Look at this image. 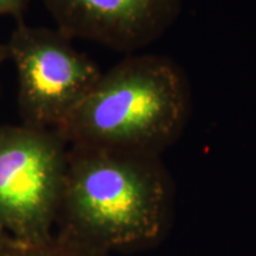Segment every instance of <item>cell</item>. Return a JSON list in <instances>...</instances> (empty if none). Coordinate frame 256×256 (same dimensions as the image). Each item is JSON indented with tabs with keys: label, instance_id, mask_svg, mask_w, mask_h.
<instances>
[{
	"label": "cell",
	"instance_id": "1",
	"mask_svg": "<svg viewBox=\"0 0 256 256\" xmlns=\"http://www.w3.org/2000/svg\"><path fill=\"white\" fill-rule=\"evenodd\" d=\"M174 212V184L160 156L69 146L57 238L96 255L158 246Z\"/></svg>",
	"mask_w": 256,
	"mask_h": 256
},
{
	"label": "cell",
	"instance_id": "2",
	"mask_svg": "<svg viewBox=\"0 0 256 256\" xmlns=\"http://www.w3.org/2000/svg\"><path fill=\"white\" fill-rule=\"evenodd\" d=\"M186 74L159 55H130L102 72L78 107L56 128L68 146L162 156L190 120Z\"/></svg>",
	"mask_w": 256,
	"mask_h": 256
},
{
	"label": "cell",
	"instance_id": "3",
	"mask_svg": "<svg viewBox=\"0 0 256 256\" xmlns=\"http://www.w3.org/2000/svg\"><path fill=\"white\" fill-rule=\"evenodd\" d=\"M69 146L56 130L0 126V228L42 242L55 234Z\"/></svg>",
	"mask_w": 256,
	"mask_h": 256
},
{
	"label": "cell",
	"instance_id": "4",
	"mask_svg": "<svg viewBox=\"0 0 256 256\" xmlns=\"http://www.w3.org/2000/svg\"><path fill=\"white\" fill-rule=\"evenodd\" d=\"M8 44L26 126L56 130L102 75L96 63L76 50L60 30L20 24Z\"/></svg>",
	"mask_w": 256,
	"mask_h": 256
},
{
	"label": "cell",
	"instance_id": "5",
	"mask_svg": "<svg viewBox=\"0 0 256 256\" xmlns=\"http://www.w3.org/2000/svg\"><path fill=\"white\" fill-rule=\"evenodd\" d=\"M69 38L133 52L159 40L177 20L183 0H43Z\"/></svg>",
	"mask_w": 256,
	"mask_h": 256
},
{
	"label": "cell",
	"instance_id": "6",
	"mask_svg": "<svg viewBox=\"0 0 256 256\" xmlns=\"http://www.w3.org/2000/svg\"><path fill=\"white\" fill-rule=\"evenodd\" d=\"M0 256H102L75 248L55 235L42 242H25L6 236L0 240Z\"/></svg>",
	"mask_w": 256,
	"mask_h": 256
},
{
	"label": "cell",
	"instance_id": "7",
	"mask_svg": "<svg viewBox=\"0 0 256 256\" xmlns=\"http://www.w3.org/2000/svg\"><path fill=\"white\" fill-rule=\"evenodd\" d=\"M26 2L28 0H0V14L18 16Z\"/></svg>",
	"mask_w": 256,
	"mask_h": 256
},
{
	"label": "cell",
	"instance_id": "8",
	"mask_svg": "<svg viewBox=\"0 0 256 256\" xmlns=\"http://www.w3.org/2000/svg\"><path fill=\"white\" fill-rule=\"evenodd\" d=\"M6 236H8V234H6V232H4V230L0 228V240H2L4 238H6Z\"/></svg>",
	"mask_w": 256,
	"mask_h": 256
},
{
	"label": "cell",
	"instance_id": "9",
	"mask_svg": "<svg viewBox=\"0 0 256 256\" xmlns=\"http://www.w3.org/2000/svg\"><path fill=\"white\" fill-rule=\"evenodd\" d=\"M2 55H4V51H2V48H0V60H2Z\"/></svg>",
	"mask_w": 256,
	"mask_h": 256
}]
</instances>
